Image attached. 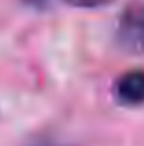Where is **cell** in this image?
Masks as SVG:
<instances>
[{"mask_svg":"<svg viewBox=\"0 0 144 146\" xmlns=\"http://www.w3.org/2000/svg\"><path fill=\"white\" fill-rule=\"evenodd\" d=\"M115 94L126 106L144 104V70H129L118 78L115 85Z\"/></svg>","mask_w":144,"mask_h":146,"instance_id":"cell-2","label":"cell"},{"mask_svg":"<svg viewBox=\"0 0 144 146\" xmlns=\"http://www.w3.org/2000/svg\"><path fill=\"white\" fill-rule=\"evenodd\" d=\"M116 43L129 54H144V4H135L122 13L116 26Z\"/></svg>","mask_w":144,"mask_h":146,"instance_id":"cell-1","label":"cell"},{"mask_svg":"<svg viewBox=\"0 0 144 146\" xmlns=\"http://www.w3.org/2000/svg\"><path fill=\"white\" fill-rule=\"evenodd\" d=\"M65 4H69L72 7H81V9H94V7L107 6L111 0H63Z\"/></svg>","mask_w":144,"mask_h":146,"instance_id":"cell-3","label":"cell"},{"mask_svg":"<svg viewBox=\"0 0 144 146\" xmlns=\"http://www.w3.org/2000/svg\"><path fill=\"white\" fill-rule=\"evenodd\" d=\"M24 2L28 4V6H32V7H39V9H41V7L46 6L48 0H24Z\"/></svg>","mask_w":144,"mask_h":146,"instance_id":"cell-4","label":"cell"}]
</instances>
